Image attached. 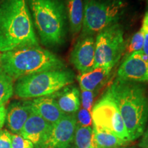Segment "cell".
I'll return each instance as SVG.
<instances>
[{"label": "cell", "mask_w": 148, "mask_h": 148, "mask_svg": "<svg viewBox=\"0 0 148 148\" xmlns=\"http://www.w3.org/2000/svg\"><path fill=\"white\" fill-rule=\"evenodd\" d=\"M117 78L136 83L148 82V56L143 51L125 57L117 72Z\"/></svg>", "instance_id": "obj_10"}, {"label": "cell", "mask_w": 148, "mask_h": 148, "mask_svg": "<svg viewBox=\"0 0 148 148\" xmlns=\"http://www.w3.org/2000/svg\"><path fill=\"white\" fill-rule=\"evenodd\" d=\"M138 146L141 148H148V128L143 134V138L140 140Z\"/></svg>", "instance_id": "obj_28"}, {"label": "cell", "mask_w": 148, "mask_h": 148, "mask_svg": "<svg viewBox=\"0 0 148 148\" xmlns=\"http://www.w3.org/2000/svg\"><path fill=\"white\" fill-rule=\"evenodd\" d=\"M52 124L34 112H31L22 128L20 135L38 147L50 130Z\"/></svg>", "instance_id": "obj_12"}, {"label": "cell", "mask_w": 148, "mask_h": 148, "mask_svg": "<svg viewBox=\"0 0 148 148\" xmlns=\"http://www.w3.org/2000/svg\"><path fill=\"white\" fill-rule=\"evenodd\" d=\"M128 142L125 141L113 133L106 130L92 127V148H119L123 147Z\"/></svg>", "instance_id": "obj_17"}, {"label": "cell", "mask_w": 148, "mask_h": 148, "mask_svg": "<svg viewBox=\"0 0 148 148\" xmlns=\"http://www.w3.org/2000/svg\"><path fill=\"white\" fill-rule=\"evenodd\" d=\"M142 30L144 34V44L143 47V52L148 56V28L146 27L142 26Z\"/></svg>", "instance_id": "obj_26"}, {"label": "cell", "mask_w": 148, "mask_h": 148, "mask_svg": "<svg viewBox=\"0 0 148 148\" xmlns=\"http://www.w3.org/2000/svg\"><path fill=\"white\" fill-rule=\"evenodd\" d=\"M76 125L75 114H65L51 125L45 139L36 148H68L73 142Z\"/></svg>", "instance_id": "obj_9"}, {"label": "cell", "mask_w": 148, "mask_h": 148, "mask_svg": "<svg viewBox=\"0 0 148 148\" xmlns=\"http://www.w3.org/2000/svg\"><path fill=\"white\" fill-rule=\"evenodd\" d=\"M91 116L92 125L113 133L125 141L130 142L124 122L108 89L92 108Z\"/></svg>", "instance_id": "obj_8"}, {"label": "cell", "mask_w": 148, "mask_h": 148, "mask_svg": "<svg viewBox=\"0 0 148 148\" xmlns=\"http://www.w3.org/2000/svg\"><path fill=\"white\" fill-rule=\"evenodd\" d=\"M75 79L71 70L60 69L32 74L17 79L14 92L20 98H37L51 95Z\"/></svg>", "instance_id": "obj_5"}, {"label": "cell", "mask_w": 148, "mask_h": 148, "mask_svg": "<svg viewBox=\"0 0 148 148\" xmlns=\"http://www.w3.org/2000/svg\"><path fill=\"white\" fill-rule=\"evenodd\" d=\"M64 67L63 60L39 46H27L1 53L0 68L13 79Z\"/></svg>", "instance_id": "obj_3"}, {"label": "cell", "mask_w": 148, "mask_h": 148, "mask_svg": "<svg viewBox=\"0 0 148 148\" xmlns=\"http://www.w3.org/2000/svg\"><path fill=\"white\" fill-rule=\"evenodd\" d=\"M111 70L105 67H97L90 71L80 73L77 76L80 88L94 92L106 82Z\"/></svg>", "instance_id": "obj_16"}, {"label": "cell", "mask_w": 148, "mask_h": 148, "mask_svg": "<svg viewBox=\"0 0 148 148\" xmlns=\"http://www.w3.org/2000/svg\"><path fill=\"white\" fill-rule=\"evenodd\" d=\"M92 128L91 126H82L77 124L73 142L75 148L92 147Z\"/></svg>", "instance_id": "obj_19"}, {"label": "cell", "mask_w": 148, "mask_h": 148, "mask_svg": "<svg viewBox=\"0 0 148 148\" xmlns=\"http://www.w3.org/2000/svg\"><path fill=\"white\" fill-rule=\"evenodd\" d=\"M6 120V109L4 105L0 106V129L2 128Z\"/></svg>", "instance_id": "obj_27"}, {"label": "cell", "mask_w": 148, "mask_h": 148, "mask_svg": "<svg viewBox=\"0 0 148 148\" xmlns=\"http://www.w3.org/2000/svg\"><path fill=\"white\" fill-rule=\"evenodd\" d=\"M33 23L43 45L60 46L64 42L66 10L62 0H28Z\"/></svg>", "instance_id": "obj_4"}, {"label": "cell", "mask_w": 148, "mask_h": 148, "mask_svg": "<svg viewBox=\"0 0 148 148\" xmlns=\"http://www.w3.org/2000/svg\"><path fill=\"white\" fill-rule=\"evenodd\" d=\"M119 148H127V147H119Z\"/></svg>", "instance_id": "obj_29"}, {"label": "cell", "mask_w": 148, "mask_h": 148, "mask_svg": "<svg viewBox=\"0 0 148 148\" xmlns=\"http://www.w3.org/2000/svg\"><path fill=\"white\" fill-rule=\"evenodd\" d=\"M38 46L27 0H0V52Z\"/></svg>", "instance_id": "obj_1"}, {"label": "cell", "mask_w": 148, "mask_h": 148, "mask_svg": "<svg viewBox=\"0 0 148 148\" xmlns=\"http://www.w3.org/2000/svg\"><path fill=\"white\" fill-rule=\"evenodd\" d=\"M14 79L0 68V106L10 99L14 92Z\"/></svg>", "instance_id": "obj_20"}, {"label": "cell", "mask_w": 148, "mask_h": 148, "mask_svg": "<svg viewBox=\"0 0 148 148\" xmlns=\"http://www.w3.org/2000/svg\"><path fill=\"white\" fill-rule=\"evenodd\" d=\"M125 8L122 0H85L81 36H92L117 23Z\"/></svg>", "instance_id": "obj_6"}, {"label": "cell", "mask_w": 148, "mask_h": 148, "mask_svg": "<svg viewBox=\"0 0 148 148\" xmlns=\"http://www.w3.org/2000/svg\"><path fill=\"white\" fill-rule=\"evenodd\" d=\"M0 148H12L11 134L7 130L0 131Z\"/></svg>", "instance_id": "obj_25"}, {"label": "cell", "mask_w": 148, "mask_h": 148, "mask_svg": "<svg viewBox=\"0 0 148 148\" xmlns=\"http://www.w3.org/2000/svg\"><path fill=\"white\" fill-rule=\"evenodd\" d=\"M125 49L124 33L120 24L114 23L103 29L95 39V68L112 69Z\"/></svg>", "instance_id": "obj_7"}, {"label": "cell", "mask_w": 148, "mask_h": 148, "mask_svg": "<svg viewBox=\"0 0 148 148\" xmlns=\"http://www.w3.org/2000/svg\"><path fill=\"white\" fill-rule=\"evenodd\" d=\"M76 118L77 124L82 125V126L88 127L92 124L91 112L90 111L83 108L79 110Z\"/></svg>", "instance_id": "obj_23"}, {"label": "cell", "mask_w": 148, "mask_h": 148, "mask_svg": "<svg viewBox=\"0 0 148 148\" xmlns=\"http://www.w3.org/2000/svg\"><path fill=\"white\" fill-rule=\"evenodd\" d=\"M11 144L12 148H34L32 142L20 134H11Z\"/></svg>", "instance_id": "obj_22"}, {"label": "cell", "mask_w": 148, "mask_h": 148, "mask_svg": "<svg viewBox=\"0 0 148 148\" xmlns=\"http://www.w3.org/2000/svg\"><path fill=\"white\" fill-rule=\"evenodd\" d=\"M32 110L28 101L14 102L6 109V121L9 129L13 134H19Z\"/></svg>", "instance_id": "obj_14"}, {"label": "cell", "mask_w": 148, "mask_h": 148, "mask_svg": "<svg viewBox=\"0 0 148 148\" xmlns=\"http://www.w3.org/2000/svg\"><path fill=\"white\" fill-rule=\"evenodd\" d=\"M90 148H92V147H90Z\"/></svg>", "instance_id": "obj_31"}, {"label": "cell", "mask_w": 148, "mask_h": 148, "mask_svg": "<svg viewBox=\"0 0 148 148\" xmlns=\"http://www.w3.org/2000/svg\"><path fill=\"white\" fill-rule=\"evenodd\" d=\"M0 58H1V53H0Z\"/></svg>", "instance_id": "obj_30"}, {"label": "cell", "mask_w": 148, "mask_h": 148, "mask_svg": "<svg viewBox=\"0 0 148 148\" xmlns=\"http://www.w3.org/2000/svg\"><path fill=\"white\" fill-rule=\"evenodd\" d=\"M81 99L83 108L90 111L93 103L94 92L81 89Z\"/></svg>", "instance_id": "obj_24"}, {"label": "cell", "mask_w": 148, "mask_h": 148, "mask_svg": "<svg viewBox=\"0 0 148 148\" xmlns=\"http://www.w3.org/2000/svg\"><path fill=\"white\" fill-rule=\"evenodd\" d=\"M95 40L92 36L81 37L71 54V63L80 73L95 69Z\"/></svg>", "instance_id": "obj_11"}, {"label": "cell", "mask_w": 148, "mask_h": 148, "mask_svg": "<svg viewBox=\"0 0 148 148\" xmlns=\"http://www.w3.org/2000/svg\"><path fill=\"white\" fill-rule=\"evenodd\" d=\"M66 8L71 33L75 35L80 32L82 27L84 18L82 0H67Z\"/></svg>", "instance_id": "obj_18"}, {"label": "cell", "mask_w": 148, "mask_h": 148, "mask_svg": "<svg viewBox=\"0 0 148 148\" xmlns=\"http://www.w3.org/2000/svg\"><path fill=\"white\" fill-rule=\"evenodd\" d=\"M32 112L41 116L51 124L58 122L64 114L52 95L34 98L28 101Z\"/></svg>", "instance_id": "obj_13"}, {"label": "cell", "mask_w": 148, "mask_h": 148, "mask_svg": "<svg viewBox=\"0 0 148 148\" xmlns=\"http://www.w3.org/2000/svg\"><path fill=\"white\" fill-rule=\"evenodd\" d=\"M64 114H75L80 106V92L75 86L68 85L51 95Z\"/></svg>", "instance_id": "obj_15"}, {"label": "cell", "mask_w": 148, "mask_h": 148, "mask_svg": "<svg viewBox=\"0 0 148 148\" xmlns=\"http://www.w3.org/2000/svg\"><path fill=\"white\" fill-rule=\"evenodd\" d=\"M128 133L130 140L137 139L145 132L148 121V96L139 83L116 78L108 88Z\"/></svg>", "instance_id": "obj_2"}, {"label": "cell", "mask_w": 148, "mask_h": 148, "mask_svg": "<svg viewBox=\"0 0 148 148\" xmlns=\"http://www.w3.org/2000/svg\"><path fill=\"white\" fill-rule=\"evenodd\" d=\"M144 44V34L143 31L140 28V30L133 35L130 41L127 45L125 51V57L132 54L134 52L143 50Z\"/></svg>", "instance_id": "obj_21"}]
</instances>
